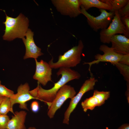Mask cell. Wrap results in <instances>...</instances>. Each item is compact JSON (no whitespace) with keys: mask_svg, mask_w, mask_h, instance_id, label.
<instances>
[{"mask_svg":"<svg viewBox=\"0 0 129 129\" xmlns=\"http://www.w3.org/2000/svg\"><path fill=\"white\" fill-rule=\"evenodd\" d=\"M102 2L110 5L111 9L110 12L118 11L129 2V0H101Z\"/></svg>","mask_w":129,"mask_h":129,"instance_id":"17","label":"cell"},{"mask_svg":"<svg viewBox=\"0 0 129 129\" xmlns=\"http://www.w3.org/2000/svg\"><path fill=\"white\" fill-rule=\"evenodd\" d=\"M10 119L9 116L7 115L0 114V129H6Z\"/></svg>","mask_w":129,"mask_h":129,"instance_id":"22","label":"cell"},{"mask_svg":"<svg viewBox=\"0 0 129 129\" xmlns=\"http://www.w3.org/2000/svg\"><path fill=\"white\" fill-rule=\"evenodd\" d=\"M122 22L124 25L126 29L124 35L129 38V17H125L121 18Z\"/></svg>","mask_w":129,"mask_h":129,"instance_id":"23","label":"cell"},{"mask_svg":"<svg viewBox=\"0 0 129 129\" xmlns=\"http://www.w3.org/2000/svg\"><path fill=\"white\" fill-rule=\"evenodd\" d=\"M27 114L25 111L15 112L9 120L6 129H26L25 123Z\"/></svg>","mask_w":129,"mask_h":129,"instance_id":"15","label":"cell"},{"mask_svg":"<svg viewBox=\"0 0 129 129\" xmlns=\"http://www.w3.org/2000/svg\"><path fill=\"white\" fill-rule=\"evenodd\" d=\"M51 1L62 15L75 18L81 14L79 0H52Z\"/></svg>","mask_w":129,"mask_h":129,"instance_id":"8","label":"cell"},{"mask_svg":"<svg viewBox=\"0 0 129 129\" xmlns=\"http://www.w3.org/2000/svg\"><path fill=\"white\" fill-rule=\"evenodd\" d=\"M36 64L35 73L33 76L34 79L44 86L48 82L52 81V68L49 64L41 60L38 62L37 59H34Z\"/></svg>","mask_w":129,"mask_h":129,"instance_id":"12","label":"cell"},{"mask_svg":"<svg viewBox=\"0 0 129 129\" xmlns=\"http://www.w3.org/2000/svg\"><path fill=\"white\" fill-rule=\"evenodd\" d=\"M30 108L31 111L34 113H37L39 109V102L35 101L32 102L31 104Z\"/></svg>","mask_w":129,"mask_h":129,"instance_id":"24","label":"cell"},{"mask_svg":"<svg viewBox=\"0 0 129 129\" xmlns=\"http://www.w3.org/2000/svg\"><path fill=\"white\" fill-rule=\"evenodd\" d=\"M6 16L5 21L3 22L5 29L3 36V40L11 41L16 38H23L28 29L29 20L28 18L22 13L16 17L13 18L8 16L4 10Z\"/></svg>","mask_w":129,"mask_h":129,"instance_id":"2","label":"cell"},{"mask_svg":"<svg viewBox=\"0 0 129 129\" xmlns=\"http://www.w3.org/2000/svg\"><path fill=\"white\" fill-rule=\"evenodd\" d=\"M120 63L129 66V54L123 55Z\"/></svg>","mask_w":129,"mask_h":129,"instance_id":"25","label":"cell"},{"mask_svg":"<svg viewBox=\"0 0 129 129\" xmlns=\"http://www.w3.org/2000/svg\"><path fill=\"white\" fill-rule=\"evenodd\" d=\"M34 35L33 32L28 28L25 34L26 38H24L22 39L26 48L24 59L30 58L37 59L43 54L41 51V48L35 44L33 39Z\"/></svg>","mask_w":129,"mask_h":129,"instance_id":"13","label":"cell"},{"mask_svg":"<svg viewBox=\"0 0 129 129\" xmlns=\"http://www.w3.org/2000/svg\"><path fill=\"white\" fill-rule=\"evenodd\" d=\"M81 7L87 11L90 8L96 7L99 9L111 10V7L109 4L99 0H79Z\"/></svg>","mask_w":129,"mask_h":129,"instance_id":"16","label":"cell"},{"mask_svg":"<svg viewBox=\"0 0 129 129\" xmlns=\"http://www.w3.org/2000/svg\"><path fill=\"white\" fill-rule=\"evenodd\" d=\"M111 48L117 53L122 55L129 54V38L124 35L116 34L110 39Z\"/></svg>","mask_w":129,"mask_h":129,"instance_id":"14","label":"cell"},{"mask_svg":"<svg viewBox=\"0 0 129 129\" xmlns=\"http://www.w3.org/2000/svg\"><path fill=\"white\" fill-rule=\"evenodd\" d=\"M118 13L120 18L129 17V2L125 6L118 11Z\"/></svg>","mask_w":129,"mask_h":129,"instance_id":"21","label":"cell"},{"mask_svg":"<svg viewBox=\"0 0 129 129\" xmlns=\"http://www.w3.org/2000/svg\"><path fill=\"white\" fill-rule=\"evenodd\" d=\"M56 74L58 76L61 75V77L58 81L54 84V86L51 88L47 90L44 89L38 82L37 87L30 91V93L33 97L47 104L48 108L61 88L69 81L79 79L81 77L80 74L78 72L70 68H60Z\"/></svg>","mask_w":129,"mask_h":129,"instance_id":"1","label":"cell"},{"mask_svg":"<svg viewBox=\"0 0 129 129\" xmlns=\"http://www.w3.org/2000/svg\"><path fill=\"white\" fill-rule=\"evenodd\" d=\"M9 112H11L13 114L14 113L13 109L11 107L10 98L5 97L0 105V114L7 115Z\"/></svg>","mask_w":129,"mask_h":129,"instance_id":"18","label":"cell"},{"mask_svg":"<svg viewBox=\"0 0 129 129\" xmlns=\"http://www.w3.org/2000/svg\"><path fill=\"white\" fill-rule=\"evenodd\" d=\"M81 13L87 19L88 25L94 31L107 28L111 22L115 14L114 12H108L105 10L100 9V14L94 16L89 14L83 8L81 7Z\"/></svg>","mask_w":129,"mask_h":129,"instance_id":"4","label":"cell"},{"mask_svg":"<svg viewBox=\"0 0 129 129\" xmlns=\"http://www.w3.org/2000/svg\"><path fill=\"white\" fill-rule=\"evenodd\" d=\"M99 50L104 54L102 55L98 54L95 55L94 57L95 60L89 62H85L84 64L89 65V70L91 73L90 68L91 66L95 64H97L100 62H107L112 64L120 62L123 55H121L115 52L111 47H109L105 44L101 45Z\"/></svg>","mask_w":129,"mask_h":129,"instance_id":"9","label":"cell"},{"mask_svg":"<svg viewBox=\"0 0 129 129\" xmlns=\"http://www.w3.org/2000/svg\"><path fill=\"white\" fill-rule=\"evenodd\" d=\"M5 97H0V105L2 101L4 99Z\"/></svg>","mask_w":129,"mask_h":129,"instance_id":"27","label":"cell"},{"mask_svg":"<svg viewBox=\"0 0 129 129\" xmlns=\"http://www.w3.org/2000/svg\"><path fill=\"white\" fill-rule=\"evenodd\" d=\"M84 48L83 42L80 40L77 45L73 47L63 55H60L57 62H54L53 59L52 58L48 64L52 69H54L61 68H70L76 66L81 61V55Z\"/></svg>","mask_w":129,"mask_h":129,"instance_id":"3","label":"cell"},{"mask_svg":"<svg viewBox=\"0 0 129 129\" xmlns=\"http://www.w3.org/2000/svg\"><path fill=\"white\" fill-rule=\"evenodd\" d=\"M114 15L109 25L106 28L101 30L100 32L101 42L104 44L110 43V39L114 35L125 33V27L122 22L118 11L114 12Z\"/></svg>","mask_w":129,"mask_h":129,"instance_id":"7","label":"cell"},{"mask_svg":"<svg viewBox=\"0 0 129 129\" xmlns=\"http://www.w3.org/2000/svg\"><path fill=\"white\" fill-rule=\"evenodd\" d=\"M117 129H129V124H123Z\"/></svg>","mask_w":129,"mask_h":129,"instance_id":"26","label":"cell"},{"mask_svg":"<svg viewBox=\"0 0 129 129\" xmlns=\"http://www.w3.org/2000/svg\"><path fill=\"white\" fill-rule=\"evenodd\" d=\"M15 94L14 91L6 88L5 86L0 85V97H7L11 98Z\"/></svg>","mask_w":129,"mask_h":129,"instance_id":"20","label":"cell"},{"mask_svg":"<svg viewBox=\"0 0 129 129\" xmlns=\"http://www.w3.org/2000/svg\"><path fill=\"white\" fill-rule=\"evenodd\" d=\"M97 79L92 76L85 81L81 87L78 93L71 99L69 105L65 112L63 123L68 125L69 118L72 113L76 107L83 96L86 92L93 90Z\"/></svg>","mask_w":129,"mask_h":129,"instance_id":"6","label":"cell"},{"mask_svg":"<svg viewBox=\"0 0 129 129\" xmlns=\"http://www.w3.org/2000/svg\"><path fill=\"white\" fill-rule=\"evenodd\" d=\"M109 91H94L93 96L86 99L81 103L84 111L86 112L88 109L92 110L97 106L103 104L110 97Z\"/></svg>","mask_w":129,"mask_h":129,"instance_id":"11","label":"cell"},{"mask_svg":"<svg viewBox=\"0 0 129 129\" xmlns=\"http://www.w3.org/2000/svg\"><path fill=\"white\" fill-rule=\"evenodd\" d=\"M30 87L28 83L21 84L18 87L17 92L11 98H10L11 108L13 109L14 104L18 103L21 109L28 111L27 102L36 98L33 97L30 93Z\"/></svg>","mask_w":129,"mask_h":129,"instance_id":"10","label":"cell"},{"mask_svg":"<svg viewBox=\"0 0 129 129\" xmlns=\"http://www.w3.org/2000/svg\"><path fill=\"white\" fill-rule=\"evenodd\" d=\"M74 88L70 85L65 84L58 91L47 113L50 118H53L56 112L59 109L68 99H72L76 94Z\"/></svg>","mask_w":129,"mask_h":129,"instance_id":"5","label":"cell"},{"mask_svg":"<svg viewBox=\"0 0 129 129\" xmlns=\"http://www.w3.org/2000/svg\"><path fill=\"white\" fill-rule=\"evenodd\" d=\"M27 129H37L35 127H29Z\"/></svg>","mask_w":129,"mask_h":129,"instance_id":"28","label":"cell"},{"mask_svg":"<svg viewBox=\"0 0 129 129\" xmlns=\"http://www.w3.org/2000/svg\"><path fill=\"white\" fill-rule=\"evenodd\" d=\"M119 71L127 84H129V66L118 62L114 64Z\"/></svg>","mask_w":129,"mask_h":129,"instance_id":"19","label":"cell"},{"mask_svg":"<svg viewBox=\"0 0 129 129\" xmlns=\"http://www.w3.org/2000/svg\"><path fill=\"white\" fill-rule=\"evenodd\" d=\"M1 84V81L0 80V85Z\"/></svg>","mask_w":129,"mask_h":129,"instance_id":"29","label":"cell"}]
</instances>
